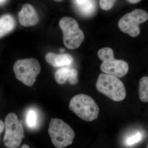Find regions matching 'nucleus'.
<instances>
[{
    "mask_svg": "<svg viewBox=\"0 0 148 148\" xmlns=\"http://www.w3.org/2000/svg\"><path fill=\"white\" fill-rule=\"evenodd\" d=\"M98 58L102 61L101 71L105 73L112 75L117 77H123L129 70L126 61L114 58L113 51L110 47L101 49L98 52Z\"/></svg>",
    "mask_w": 148,
    "mask_h": 148,
    "instance_id": "3",
    "label": "nucleus"
},
{
    "mask_svg": "<svg viewBox=\"0 0 148 148\" xmlns=\"http://www.w3.org/2000/svg\"><path fill=\"white\" fill-rule=\"evenodd\" d=\"M5 132L4 143L9 148L18 147L24 138V130L22 121H19L17 116L10 113L6 116L5 121Z\"/></svg>",
    "mask_w": 148,
    "mask_h": 148,
    "instance_id": "7",
    "label": "nucleus"
},
{
    "mask_svg": "<svg viewBox=\"0 0 148 148\" xmlns=\"http://www.w3.org/2000/svg\"><path fill=\"white\" fill-rule=\"evenodd\" d=\"M69 109L81 119L88 122L97 119L100 111L95 101L84 94L74 96L69 103Z\"/></svg>",
    "mask_w": 148,
    "mask_h": 148,
    "instance_id": "2",
    "label": "nucleus"
},
{
    "mask_svg": "<svg viewBox=\"0 0 148 148\" xmlns=\"http://www.w3.org/2000/svg\"><path fill=\"white\" fill-rule=\"evenodd\" d=\"M148 19V14L146 11L136 9L121 18L118 22L119 27L121 32L135 38L140 34L139 25Z\"/></svg>",
    "mask_w": 148,
    "mask_h": 148,
    "instance_id": "8",
    "label": "nucleus"
},
{
    "mask_svg": "<svg viewBox=\"0 0 148 148\" xmlns=\"http://www.w3.org/2000/svg\"><path fill=\"white\" fill-rule=\"evenodd\" d=\"M139 95L140 100L148 103V77L144 76L140 79L139 84Z\"/></svg>",
    "mask_w": 148,
    "mask_h": 148,
    "instance_id": "14",
    "label": "nucleus"
},
{
    "mask_svg": "<svg viewBox=\"0 0 148 148\" xmlns=\"http://www.w3.org/2000/svg\"><path fill=\"white\" fill-rule=\"evenodd\" d=\"M37 121V114L34 111H29L27 114V124L29 127H34L36 124Z\"/></svg>",
    "mask_w": 148,
    "mask_h": 148,
    "instance_id": "15",
    "label": "nucleus"
},
{
    "mask_svg": "<svg viewBox=\"0 0 148 148\" xmlns=\"http://www.w3.org/2000/svg\"><path fill=\"white\" fill-rule=\"evenodd\" d=\"M63 34V42L66 48L70 49L79 47L84 39V35L79 29L76 20L71 17H64L59 22Z\"/></svg>",
    "mask_w": 148,
    "mask_h": 148,
    "instance_id": "5",
    "label": "nucleus"
},
{
    "mask_svg": "<svg viewBox=\"0 0 148 148\" xmlns=\"http://www.w3.org/2000/svg\"><path fill=\"white\" fill-rule=\"evenodd\" d=\"M16 78L19 81L31 87L36 81V78L41 71L39 62L34 58L18 60L13 66Z\"/></svg>",
    "mask_w": 148,
    "mask_h": 148,
    "instance_id": "6",
    "label": "nucleus"
},
{
    "mask_svg": "<svg viewBox=\"0 0 148 148\" xmlns=\"http://www.w3.org/2000/svg\"><path fill=\"white\" fill-rule=\"evenodd\" d=\"M53 1H55L56 2H60L63 1H64V0H53Z\"/></svg>",
    "mask_w": 148,
    "mask_h": 148,
    "instance_id": "22",
    "label": "nucleus"
},
{
    "mask_svg": "<svg viewBox=\"0 0 148 148\" xmlns=\"http://www.w3.org/2000/svg\"><path fill=\"white\" fill-rule=\"evenodd\" d=\"M99 92L116 102L123 101L126 96L125 86L121 81L112 75L101 74L96 83Z\"/></svg>",
    "mask_w": 148,
    "mask_h": 148,
    "instance_id": "1",
    "label": "nucleus"
},
{
    "mask_svg": "<svg viewBox=\"0 0 148 148\" xmlns=\"http://www.w3.org/2000/svg\"><path fill=\"white\" fill-rule=\"evenodd\" d=\"M147 148H148V143L147 145Z\"/></svg>",
    "mask_w": 148,
    "mask_h": 148,
    "instance_id": "23",
    "label": "nucleus"
},
{
    "mask_svg": "<svg viewBox=\"0 0 148 148\" xmlns=\"http://www.w3.org/2000/svg\"><path fill=\"white\" fill-rule=\"evenodd\" d=\"M73 2L77 10L84 16H89L95 12V0H73Z\"/></svg>",
    "mask_w": 148,
    "mask_h": 148,
    "instance_id": "12",
    "label": "nucleus"
},
{
    "mask_svg": "<svg viewBox=\"0 0 148 148\" xmlns=\"http://www.w3.org/2000/svg\"><path fill=\"white\" fill-rule=\"evenodd\" d=\"M117 0H99V5L102 10H109L111 9Z\"/></svg>",
    "mask_w": 148,
    "mask_h": 148,
    "instance_id": "16",
    "label": "nucleus"
},
{
    "mask_svg": "<svg viewBox=\"0 0 148 148\" xmlns=\"http://www.w3.org/2000/svg\"><path fill=\"white\" fill-rule=\"evenodd\" d=\"M78 73L75 69L63 68L56 72L55 78L56 82L63 84L68 80L70 84L75 85L77 83Z\"/></svg>",
    "mask_w": 148,
    "mask_h": 148,
    "instance_id": "10",
    "label": "nucleus"
},
{
    "mask_svg": "<svg viewBox=\"0 0 148 148\" xmlns=\"http://www.w3.org/2000/svg\"><path fill=\"white\" fill-rule=\"evenodd\" d=\"M45 59L48 63L56 68L69 66L73 61V57L70 54H57L52 52L47 53Z\"/></svg>",
    "mask_w": 148,
    "mask_h": 148,
    "instance_id": "11",
    "label": "nucleus"
},
{
    "mask_svg": "<svg viewBox=\"0 0 148 148\" xmlns=\"http://www.w3.org/2000/svg\"><path fill=\"white\" fill-rule=\"evenodd\" d=\"M142 138V135L140 133H138L135 135L127 138L125 141V144L128 145H131L139 142Z\"/></svg>",
    "mask_w": 148,
    "mask_h": 148,
    "instance_id": "17",
    "label": "nucleus"
},
{
    "mask_svg": "<svg viewBox=\"0 0 148 148\" xmlns=\"http://www.w3.org/2000/svg\"><path fill=\"white\" fill-rule=\"evenodd\" d=\"M21 148H30L29 146H28V145H24L22 146Z\"/></svg>",
    "mask_w": 148,
    "mask_h": 148,
    "instance_id": "20",
    "label": "nucleus"
},
{
    "mask_svg": "<svg viewBox=\"0 0 148 148\" xmlns=\"http://www.w3.org/2000/svg\"><path fill=\"white\" fill-rule=\"evenodd\" d=\"M48 132L56 147L63 148L73 143L75 133L71 126L63 120L53 119L49 124Z\"/></svg>",
    "mask_w": 148,
    "mask_h": 148,
    "instance_id": "4",
    "label": "nucleus"
},
{
    "mask_svg": "<svg viewBox=\"0 0 148 148\" xmlns=\"http://www.w3.org/2000/svg\"><path fill=\"white\" fill-rule=\"evenodd\" d=\"M15 27V21L10 14H4L0 17V38L11 32Z\"/></svg>",
    "mask_w": 148,
    "mask_h": 148,
    "instance_id": "13",
    "label": "nucleus"
},
{
    "mask_svg": "<svg viewBox=\"0 0 148 148\" xmlns=\"http://www.w3.org/2000/svg\"><path fill=\"white\" fill-rule=\"evenodd\" d=\"M6 0H0V4H2Z\"/></svg>",
    "mask_w": 148,
    "mask_h": 148,
    "instance_id": "21",
    "label": "nucleus"
},
{
    "mask_svg": "<svg viewBox=\"0 0 148 148\" xmlns=\"http://www.w3.org/2000/svg\"><path fill=\"white\" fill-rule=\"evenodd\" d=\"M4 128V124L3 122L0 120V135L3 130Z\"/></svg>",
    "mask_w": 148,
    "mask_h": 148,
    "instance_id": "18",
    "label": "nucleus"
},
{
    "mask_svg": "<svg viewBox=\"0 0 148 148\" xmlns=\"http://www.w3.org/2000/svg\"><path fill=\"white\" fill-rule=\"evenodd\" d=\"M127 1L132 4H136L140 2L141 0H127Z\"/></svg>",
    "mask_w": 148,
    "mask_h": 148,
    "instance_id": "19",
    "label": "nucleus"
},
{
    "mask_svg": "<svg viewBox=\"0 0 148 148\" xmlns=\"http://www.w3.org/2000/svg\"><path fill=\"white\" fill-rule=\"evenodd\" d=\"M19 23L24 27L36 26L39 21V17L33 6L25 4L18 14Z\"/></svg>",
    "mask_w": 148,
    "mask_h": 148,
    "instance_id": "9",
    "label": "nucleus"
}]
</instances>
